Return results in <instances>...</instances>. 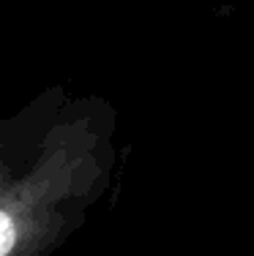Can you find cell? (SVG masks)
Listing matches in <instances>:
<instances>
[{
	"mask_svg": "<svg viewBox=\"0 0 254 256\" xmlns=\"http://www.w3.org/2000/svg\"><path fill=\"white\" fill-rule=\"evenodd\" d=\"M118 112L44 90L0 126V256H52L110 188Z\"/></svg>",
	"mask_w": 254,
	"mask_h": 256,
	"instance_id": "1",
	"label": "cell"
}]
</instances>
